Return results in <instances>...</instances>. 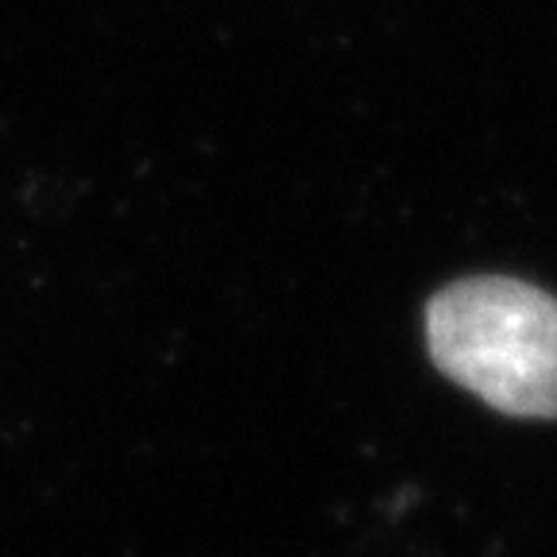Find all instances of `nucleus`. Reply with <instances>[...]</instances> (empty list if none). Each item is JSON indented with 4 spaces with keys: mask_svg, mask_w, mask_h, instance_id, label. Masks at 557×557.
Here are the masks:
<instances>
[{
    "mask_svg": "<svg viewBox=\"0 0 557 557\" xmlns=\"http://www.w3.org/2000/svg\"><path fill=\"white\" fill-rule=\"evenodd\" d=\"M434 368L511 418H557V298L511 275H469L426 302Z\"/></svg>",
    "mask_w": 557,
    "mask_h": 557,
    "instance_id": "nucleus-1",
    "label": "nucleus"
}]
</instances>
